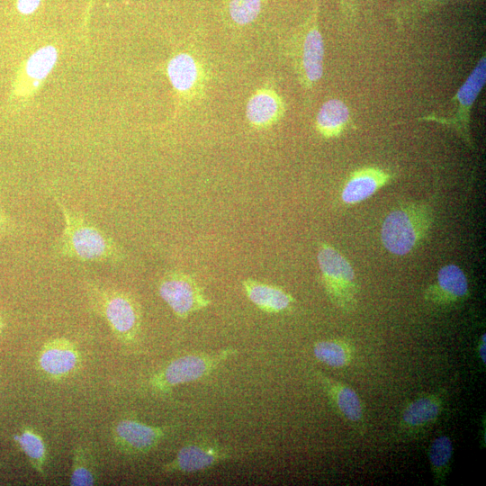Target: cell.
Listing matches in <instances>:
<instances>
[{
	"instance_id": "obj_1",
	"label": "cell",
	"mask_w": 486,
	"mask_h": 486,
	"mask_svg": "<svg viewBox=\"0 0 486 486\" xmlns=\"http://www.w3.org/2000/svg\"><path fill=\"white\" fill-rule=\"evenodd\" d=\"M63 217V230L55 241L54 257L82 263L121 264L126 253L110 235L82 213L68 208L55 197Z\"/></svg>"
},
{
	"instance_id": "obj_31",
	"label": "cell",
	"mask_w": 486,
	"mask_h": 486,
	"mask_svg": "<svg viewBox=\"0 0 486 486\" xmlns=\"http://www.w3.org/2000/svg\"><path fill=\"white\" fill-rule=\"evenodd\" d=\"M4 328V320L3 316H2V314L0 313V335H1Z\"/></svg>"
},
{
	"instance_id": "obj_29",
	"label": "cell",
	"mask_w": 486,
	"mask_h": 486,
	"mask_svg": "<svg viewBox=\"0 0 486 486\" xmlns=\"http://www.w3.org/2000/svg\"><path fill=\"white\" fill-rule=\"evenodd\" d=\"M358 0H340L341 7L346 16H353L356 11Z\"/></svg>"
},
{
	"instance_id": "obj_24",
	"label": "cell",
	"mask_w": 486,
	"mask_h": 486,
	"mask_svg": "<svg viewBox=\"0 0 486 486\" xmlns=\"http://www.w3.org/2000/svg\"><path fill=\"white\" fill-rule=\"evenodd\" d=\"M96 475L91 451L84 445H77L73 450L69 485L91 486L95 484Z\"/></svg>"
},
{
	"instance_id": "obj_25",
	"label": "cell",
	"mask_w": 486,
	"mask_h": 486,
	"mask_svg": "<svg viewBox=\"0 0 486 486\" xmlns=\"http://www.w3.org/2000/svg\"><path fill=\"white\" fill-rule=\"evenodd\" d=\"M262 0H230L229 14L231 20L239 25L252 22L259 14Z\"/></svg>"
},
{
	"instance_id": "obj_23",
	"label": "cell",
	"mask_w": 486,
	"mask_h": 486,
	"mask_svg": "<svg viewBox=\"0 0 486 486\" xmlns=\"http://www.w3.org/2000/svg\"><path fill=\"white\" fill-rule=\"evenodd\" d=\"M167 75L173 86L184 92L191 89L197 80V65L190 55L181 53L169 61Z\"/></svg>"
},
{
	"instance_id": "obj_8",
	"label": "cell",
	"mask_w": 486,
	"mask_h": 486,
	"mask_svg": "<svg viewBox=\"0 0 486 486\" xmlns=\"http://www.w3.org/2000/svg\"><path fill=\"white\" fill-rule=\"evenodd\" d=\"M485 81L486 58L483 55L453 97V100L457 103V108L453 116L439 117L435 114H428L418 120L451 127L468 146L472 147L469 130L470 114L475 100L485 85Z\"/></svg>"
},
{
	"instance_id": "obj_16",
	"label": "cell",
	"mask_w": 486,
	"mask_h": 486,
	"mask_svg": "<svg viewBox=\"0 0 486 486\" xmlns=\"http://www.w3.org/2000/svg\"><path fill=\"white\" fill-rule=\"evenodd\" d=\"M392 176L376 166H365L352 172L346 180L341 199L346 204H356L369 198L388 184Z\"/></svg>"
},
{
	"instance_id": "obj_9",
	"label": "cell",
	"mask_w": 486,
	"mask_h": 486,
	"mask_svg": "<svg viewBox=\"0 0 486 486\" xmlns=\"http://www.w3.org/2000/svg\"><path fill=\"white\" fill-rule=\"evenodd\" d=\"M171 429L168 426H152L128 418L115 424L112 438L122 452L129 454H145L157 447Z\"/></svg>"
},
{
	"instance_id": "obj_20",
	"label": "cell",
	"mask_w": 486,
	"mask_h": 486,
	"mask_svg": "<svg viewBox=\"0 0 486 486\" xmlns=\"http://www.w3.org/2000/svg\"><path fill=\"white\" fill-rule=\"evenodd\" d=\"M280 112L279 98L269 91H262L254 94L247 106L248 119L256 126L271 124L279 117Z\"/></svg>"
},
{
	"instance_id": "obj_19",
	"label": "cell",
	"mask_w": 486,
	"mask_h": 486,
	"mask_svg": "<svg viewBox=\"0 0 486 486\" xmlns=\"http://www.w3.org/2000/svg\"><path fill=\"white\" fill-rule=\"evenodd\" d=\"M313 355L319 362L329 367L343 368L353 361L355 347L344 339L320 340L314 343Z\"/></svg>"
},
{
	"instance_id": "obj_5",
	"label": "cell",
	"mask_w": 486,
	"mask_h": 486,
	"mask_svg": "<svg viewBox=\"0 0 486 486\" xmlns=\"http://www.w3.org/2000/svg\"><path fill=\"white\" fill-rule=\"evenodd\" d=\"M237 353V348L230 346L213 352L176 357L153 374L148 380V385L156 392H169L176 386L209 376Z\"/></svg>"
},
{
	"instance_id": "obj_18",
	"label": "cell",
	"mask_w": 486,
	"mask_h": 486,
	"mask_svg": "<svg viewBox=\"0 0 486 486\" xmlns=\"http://www.w3.org/2000/svg\"><path fill=\"white\" fill-rule=\"evenodd\" d=\"M350 122V111L346 104L333 98L325 102L316 117V128L325 138L338 137Z\"/></svg>"
},
{
	"instance_id": "obj_12",
	"label": "cell",
	"mask_w": 486,
	"mask_h": 486,
	"mask_svg": "<svg viewBox=\"0 0 486 486\" xmlns=\"http://www.w3.org/2000/svg\"><path fill=\"white\" fill-rule=\"evenodd\" d=\"M469 295L468 280L464 271L456 265L442 266L436 282L429 285L424 297L436 305H450L467 299Z\"/></svg>"
},
{
	"instance_id": "obj_14",
	"label": "cell",
	"mask_w": 486,
	"mask_h": 486,
	"mask_svg": "<svg viewBox=\"0 0 486 486\" xmlns=\"http://www.w3.org/2000/svg\"><path fill=\"white\" fill-rule=\"evenodd\" d=\"M444 410V397L433 392L418 397L402 410L400 427L406 432H418L436 422Z\"/></svg>"
},
{
	"instance_id": "obj_22",
	"label": "cell",
	"mask_w": 486,
	"mask_h": 486,
	"mask_svg": "<svg viewBox=\"0 0 486 486\" xmlns=\"http://www.w3.org/2000/svg\"><path fill=\"white\" fill-rule=\"evenodd\" d=\"M14 440L25 454L32 468L39 474L44 476L47 449L41 436L32 428L25 427L20 434L14 436Z\"/></svg>"
},
{
	"instance_id": "obj_10",
	"label": "cell",
	"mask_w": 486,
	"mask_h": 486,
	"mask_svg": "<svg viewBox=\"0 0 486 486\" xmlns=\"http://www.w3.org/2000/svg\"><path fill=\"white\" fill-rule=\"evenodd\" d=\"M314 376L333 408L353 428L363 432L364 428V407L358 394L344 382L314 371Z\"/></svg>"
},
{
	"instance_id": "obj_28",
	"label": "cell",
	"mask_w": 486,
	"mask_h": 486,
	"mask_svg": "<svg viewBox=\"0 0 486 486\" xmlns=\"http://www.w3.org/2000/svg\"><path fill=\"white\" fill-rule=\"evenodd\" d=\"M41 0H15V7L22 15H30L36 12Z\"/></svg>"
},
{
	"instance_id": "obj_11",
	"label": "cell",
	"mask_w": 486,
	"mask_h": 486,
	"mask_svg": "<svg viewBox=\"0 0 486 486\" xmlns=\"http://www.w3.org/2000/svg\"><path fill=\"white\" fill-rule=\"evenodd\" d=\"M79 363L80 355L77 348L65 338L47 341L38 357L40 370L54 380H60L73 374Z\"/></svg>"
},
{
	"instance_id": "obj_6",
	"label": "cell",
	"mask_w": 486,
	"mask_h": 486,
	"mask_svg": "<svg viewBox=\"0 0 486 486\" xmlns=\"http://www.w3.org/2000/svg\"><path fill=\"white\" fill-rule=\"evenodd\" d=\"M322 284L331 302L344 311L356 304L357 284L348 260L335 248L321 243L317 255Z\"/></svg>"
},
{
	"instance_id": "obj_7",
	"label": "cell",
	"mask_w": 486,
	"mask_h": 486,
	"mask_svg": "<svg viewBox=\"0 0 486 486\" xmlns=\"http://www.w3.org/2000/svg\"><path fill=\"white\" fill-rule=\"evenodd\" d=\"M158 289L161 299L180 320H185L211 304V300L195 279L181 271L166 273Z\"/></svg>"
},
{
	"instance_id": "obj_32",
	"label": "cell",
	"mask_w": 486,
	"mask_h": 486,
	"mask_svg": "<svg viewBox=\"0 0 486 486\" xmlns=\"http://www.w3.org/2000/svg\"><path fill=\"white\" fill-rule=\"evenodd\" d=\"M92 1H93V0H89V2H88V5H87V8H86L87 14H89V12H90L91 5H92Z\"/></svg>"
},
{
	"instance_id": "obj_17",
	"label": "cell",
	"mask_w": 486,
	"mask_h": 486,
	"mask_svg": "<svg viewBox=\"0 0 486 486\" xmlns=\"http://www.w3.org/2000/svg\"><path fill=\"white\" fill-rule=\"evenodd\" d=\"M242 287L249 302L266 313L285 312L294 303L290 293L273 284L248 278L242 281Z\"/></svg>"
},
{
	"instance_id": "obj_4",
	"label": "cell",
	"mask_w": 486,
	"mask_h": 486,
	"mask_svg": "<svg viewBox=\"0 0 486 486\" xmlns=\"http://www.w3.org/2000/svg\"><path fill=\"white\" fill-rule=\"evenodd\" d=\"M432 222L433 213L429 206L404 204L385 217L381 229L382 245L393 255L405 256L425 238Z\"/></svg>"
},
{
	"instance_id": "obj_15",
	"label": "cell",
	"mask_w": 486,
	"mask_h": 486,
	"mask_svg": "<svg viewBox=\"0 0 486 486\" xmlns=\"http://www.w3.org/2000/svg\"><path fill=\"white\" fill-rule=\"evenodd\" d=\"M324 43L318 26V9L315 8L303 37L301 69L303 81L309 86L317 83L323 75Z\"/></svg>"
},
{
	"instance_id": "obj_30",
	"label": "cell",
	"mask_w": 486,
	"mask_h": 486,
	"mask_svg": "<svg viewBox=\"0 0 486 486\" xmlns=\"http://www.w3.org/2000/svg\"><path fill=\"white\" fill-rule=\"evenodd\" d=\"M485 347H486V335L482 334L478 343V356H479L480 360L482 362L484 365L486 362Z\"/></svg>"
},
{
	"instance_id": "obj_3",
	"label": "cell",
	"mask_w": 486,
	"mask_h": 486,
	"mask_svg": "<svg viewBox=\"0 0 486 486\" xmlns=\"http://www.w3.org/2000/svg\"><path fill=\"white\" fill-rule=\"evenodd\" d=\"M87 294L93 309L105 320L113 335L123 343L134 342L141 323L136 299L124 291L93 283L87 284Z\"/></svg>"
},
{
	"instance_id": "obj_21",
	"label": "cell",
	"mask_w": 486,
	"mask_h": 486,
	"mask_svg": "<svg viewBox=\"0 0 486 486\" xmlns=\"http://www.w3.org/2000/svg\"><path fill=\"white\" fill-rule=\"evenodd\" d=\"M453 453V442L448 436H439L431 442L428 455L435 483L440 484L446 480Z\"/></svg>"
},
{
	"instance_id": "obj_2",
	"label": "cell",
	"mask_w": 486,
	"mask_h": 486,
	"mask_svg": "<svg viewBox=\"0 0 486 486\" xmlns=\"http://www.w3.org/2000/svg\"><path fill=\"white\" fill-rule=\"evenodd\" d=\"M266 450V443L226 445L209 439H196L183 446L170 462L161 466V472L169 474L195 473Z\"/></svg>"
},
{
	"instance_id": "obj_13",
	"label": "cell",
	"mask_w": 486,
	"mask_h": 486,
	"mask_svg": "<svg viewBox=\"0 0 486 486\" xmlns=\"http://www.w3.org/2000/svg\"><path fill=\"white\" fill-rule=\"evenodd\" d=\"M58 59V50L52 45L34 51L25 61L14 83V94L22 97L32 94L47 78Z\"/></svg>"
},
{
	"instance_id": "obj_27",
	"label": "cell",
	"mask_w": 486,
	"mask_h": 486,
	"mask_svg": "<svg viewBox=\"0 0 486 486\" xmlns=\"http://www.w3.org/2000/svg\"><path fill=\"white\" fill-rule=\"evenodd\" d=\"M15 230V224L0 205V240L13 234Z\"/></svg>"
},
{
	"instance_id": "obj_26",
	"label": "cell",
	"mask_w": 486,
	"mask_h": 486,
	"mask_svg": "<svg viewBox=\"0 0 486 486\" xmlns=\"http://www.w3.org/2000/svg\"><path fill=\"white\" fill-rule=\"evenodd\" d=\"M454 1L457 0H409L399 8L397 19L405 22L410 21L411 18Z\"/></svg>"
}]
</instances>
